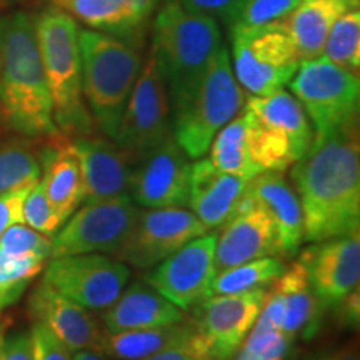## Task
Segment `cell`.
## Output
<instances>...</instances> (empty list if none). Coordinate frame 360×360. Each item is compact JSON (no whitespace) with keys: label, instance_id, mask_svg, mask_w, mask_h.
I'll return each instance as SVG.
<instances>
[{"label":"cell","instance_id":"2","mask_svg":"<svg viewBox=\"0 0 360 360\" xmlns=\"http://www.w3.org/2000/svg\"><path fill=\"white\" fill-rule=\"evenodd\" d=\"M0 122L24 137L58 134L34 19L25 12L0 19Z\"/></svg>","mask_w":360,"mask_h":360},{"label":"cell","instance_id":"21","mask_svg":"<svg viewBox=\"0 0 360 360\" xmlns=\"http://www.w3.org/2000/svg\"><path fill=\"white\" fill-rule=\"evenodd\" d=\"M222 227L224 231L215 242L217 274L250 260L281 255L276 229L255 202L244 212L233 215Z\"/></svg>","mask_w":360,"mask_h":360},{"label":"cell","instance_id":"15","mask_svg":"<svg viewBox=\"0 0 360 360\" xmlns=\"http://www.w3.org/2000/svg\"><path fill=\"white\" fill-rule=\"evenodd\" d=\"M215 242L217 233H202L188 240L177 252L162 260L146 281L165 299L179 309L188 310L195 307L209 295L215 277Z\"/></svg>","mask_w":360,"mask_h":360},{"label":"cell","instance_id":"37","mask_svg":"<svg viewBox=\"0 0 360 360\" xmlns=\"http://www.w3.org/2000/svg\"><path fill=\"white\" fill-rule=\"evenodd\" d=\"M300 0H244L233 25L254 27L283 19L299 6Z\"/></svg>","mask_w":360,"mask_h":360},{"label":"cell","instance_id":"44","mask_svg":"<svg viewBox=\"0 0 360 360\" xmlns=\"http://www.w3.org/2000/svg\"><path fill=\"white\" fill-rule=\"evenodd\" d=\"M143 360H202V359L186 352V350L172 349V350H164V352H159L155 355H150V357Z\"/></svg>","mask_w":360,"mask_h":360},{"label":"cell","instance_id":"11","mask_svg":"<svg viewBox=\"0 0 360 360\" xmlns=\"http://www.w3.org/2000/svg\"><path fill=\"white\" fill-rule=\"evenodd\" d=\"M267 289L229 295H210L193 307L195 355L202 360H233L254 327Z\"/></svg>","mask_w":360,"mask_h":360},{"label":"cell","instance_id":"43","mask_svg":"<svg viewBox=\"0 0 360 360\" xmlns=\"http://www.w3.org/2000/svg\"><path fill=\"white\" fill-rule=\"evenodd\" d=\"M310 360H360L357 344H349L344 345V347L332 350V352L317 355V357Z\"/></svg>","mask_w":360,"mask_h":360},{"label":"cell","instance_id":"27","mask_svg":"<svg viewBox=\"0 0 360 360\" xmlns=\"http://www.w3.org/2000/svg\"><path fill=\"white\" fill-rule=\"evenodd\" d=\"M274 289L282 295L285 305L282 332L292 339L304 337L312 339L321 327L322 307L310 287L304 264L297 260L294 265L283 270L274 282Z\"/></svg>","mask_w":360,"mask_h":360},{"label":"cell","instance_id":"41","mask_svg":"<svg viewBox=\"0 0 360 360\" xmlns=\"http://www.w3.org/2000/svg\"><path fill=\"white\" fill-rule=\"evenodd\" d=\"M0 360H34L30 332H17L6 337L0 347Z\"/></svg>","mask_w":360,"mask_h":360},{"label":"cell","instance_id":"5","mask_svg":"<svg viewBox=\"0 0 360 360\" xmlns=\"http://www.w3.org/2000/svg\"><path fill=\"white\" fill-rule=\"evenodd\" d=\"M82 94L96 127L114 139L141 74L143 57L132 42L97 30H79Z\"/></svg>","mask_w":360,"mask_h":360},{"label":"cell","instance_id":"32","mask_svg":"<svg viewBox=\"0 0 360 360\" xmlns=\"http://www.w3.org/2000/svg\"><path fill=\"white\" fill-rule=\"evenodd\" d=\"M332 64L359 74L360 67V11L350 8L332 25L323 56Z\"/></svg>","mask_w":360,"mask_h":360},{"label":"cell","instance_id":"16","mask_svg":"<svg viewBox=\"0 0 360 360\" xmlns=\"http://www.w3.org/2000/svg\"><path fill=\"white\" fill-rule=\"evenodd\" d=\"M188 157L169 135L139 157L130 180V199L143 209L186 207L188 202Z\"/></svg>","mask_w":360,"mask_h":360},{"label":"cell","instance_id":"14","mask_svg":"<svg viewBox=\"0 0 360 360\" xmlns=\"http://www.w3.org/2000/svg\"><path fill=\"white\" fill-rule=\"evenodd\" d=\"M205 232V225L184 207H141L132 231L114 254V259L139 270L152 269Z\"/></svg>","mask_w":360,"mask_h":360},{"label":"cell","instance_id":"8","mask_svg":"<svg viewBox=\"0 0 360 360\" xmlns=\"http://www.w3.org/2000/svg\"><path fill=\"white\" fill-rule=\"evenodd\" d=\"M236 80L250 97L278 92L300 65L295 45L281 20L254 27H231Z\"/></svg>","mask_w":360,"mask_h":360},{"label":"cell","instance_id":"39","mask_svg":"<svg viewBox=\"0 0 360 360\" xmlns=\"http://www.w3.org/2000/svg\"><path fill=\"white\" fill-rule=\"evenodd\" d=\"M244 0H182V7L188 12L209 15L224 24L233 25L240 13Z\"/></svg>","mask_w":360,"mask_h":360},{"label":"cell","instance_id":"7","mask_svg":"<svg viewBox=\"0 0 360 360\" xmlns=\"http://www.w3.org/2000/svg\"><path fill=\"white\" fill-rule=\"evenodd\" d=\"M244 112L249 120L252 157L262 172H285L314 143L312 124L300 102L287 90L249 97Z\"/></svg>","mask_w":360,"mask_h":360},{"label":"cell","instance_id":"4","mask_svg":"<svg viewBox=\"0 0 360 360\" xmlns=\"http://www.w3.org/2000/svg\"><path fill=\"white\" fill-rule=\"evenodd\" d=\"M34 30L58 132L69 137L96 132L82 94L77 22L51 6L34 20Z\"/></svg>","mask_w":360,"mask_h":360},{"label":"cell","instance_id":"3","mask_svg":"<svg viewBox=\"0 0 360 360\" xmlns=\"http://www.w3.org/2000/svg\"><path fill=\"white\" fill-rule=\"evenodd\" d=\"M222 47L219 22L167 2L154 20V49L167 84L174 114L186 107L199 87L207 67Z\"/></svg>","mask_w":360,"mask_h":360},{"label":"cell","instance_id":"33","mask_svg":"<svg viewBox=\"0 0 360 360\" xmlns=\"http://www.w3.org/2000/svg\"><path fill=\"white\" fill-rule=\"evenodd\" d=\"M44 267L42 260L11 257L0 250V314L19 302Z\"/></svg>","mask_w":360,"mask_h":360},{"label":"cell","instance_id":"38","mask_svg":"<svg viewBox=\"0 0 360 360\" xmlns=\"http://www.w3.org/2000/svg\"><path fill=\"white\" fill-rule=\"evenodd\" d=\"M34 360H74V352L67 349L47 327L34 322L30 328Z\"/></svg>","mask_w":360,"mask_h":360},{"label":"cell","instance_id":"12","mask_svg":"<svg viewBox=\"0 0 360 360\" xmlns=\"http://www.w3.org/2000/svg\"><path fill=\"white\" fill-rule=\"evenodd\" d=\"M141 207L130 197L84 204L52 237L51 259L79 254L114 255L129 237Z\"/></svg>","mask_w":360,"mask_h":360},{"label":"cell","instance_id":"46","mask_svg":"<svg viewBox=\"0 0 360 360\" xmlns=\"http://www.w3.org/2000/svg\"><path fill=\"white\" fill-rule=\"evenodd\" d=\"M134 4L141 8V12L148 19V17H150V13L154 12V8L157 6V0H134Z\"/></svg>","mask_w":360,"mask_h":360},{"label":"cell","instance_id":"18","mask_svg":"<svg viewBox=\"0 0 360 360\" xmlns=\"http://www.w3.org/2000/svg\"><path fill=\"white\" fill-rule=\"evenodd\" d=\"M82 174L84 202L130 197L134 159L112 139L97 132L72 137Z\"/></svg>","mask_w":360,"mask_h":360},{"label":"cell","instance_id":"45","mask_svg":"<svg viewBox=\"0 0 360 360\" xmlns=\"http://www.w3.org/2000/svg\"><path fill=\"white\" fill-rule=\"evenodd\" d=\"M74 360H110V357L97 350H79V352H74Z\"/></svg>","mask_w":360,"mask_h":360},{"label":"cell","instance_id":"24","mask_svg":"<svg viewBox=\"0 0 360 360\" xmlns=\"http://www.w3.org/2000/svg\"><path fill=\"white\" fill-rule=\"evenodd\" d=\"M102 321L107 332L115 334V332L170 326V323L187 321V317L182 309L165 299L146 278H142L125 287L115 302L103 310Z\"/></svg>","mask_w":360,"mask_h":360},{"label":"cell","instance_id":"10","mask_svg":"<svg viewBox=\"0 0 360 360\" xmlns=\"http://www.w3.org/2000/svg\"><path fill=\"white\" fill-rule=\"evenodd\" d=\"M170 97L154 49H150L117 127V146L134 162L172 135Z\"/></svg>","mask_w":360,"mask_h":360},{"label":"cell","instance_id":"29","mask_svg":"<svg viewBox=\"0 0 360 360\" xmlns=\"http://www.w3.org/2000/svg\"><path fill=\"white\" fill-rule=\"evenodd\" d=\"M209 152L210 162L222 172L238 175L247 180L262 172L252 157L249 120L244 107L231 122L219 130L210 143Z\"/></svg>","mask_w":360,"mask_h":360},{"label":"cell","instance_id":"13","mask_svg":"<svg viewBox=\"0 0 360 360\" xmlns=\"http://www.w3.org/2000/svg\"><path fill=\"white\" fill-rule=\"evenodd\" d=\"M44 282L90 312H103L122 294L130 269L107 254H79L51 259Z\"/></svg>","mask_w":360,"mask_h":360},{"label":"cell","instance_id":"23","mask_svg":"<svg viewBox=\"0 0 360 360\" xmlns=\"http://www.w3.org/2000/svg\"><path fill=\"white\" fill-rule=\"evenodd\" d=\"M42 160V180L47 199L53 212L65 224L84 202L82 174L77 152L69 135L58 132L49 137V142L40 147Z\"/></svg>","mask_w":360,"mask_h":360},{"label":"cell","instance_id":"1","mask_svg":"<svg viewBox=\"0 0 360 360\" xmlns=\"http://www.w3.org/2000/svg\"><path fill=\"white\" fill-rule=\"evenodd\" d=\"M290 179L304 217V242L359 232V120L314 139L309 152L292 165Z\"/></svg>","mask_w":360,"mask_h":360},{"label":"cell","instance_id":"34","mask_svg":"<svg viewBox=\"0 0 360 360\" xmlns=\"http://www.w3.org/2000/svg\"><path fill=\"white\" fill-rule=\"evenodd\" d=\"M0 250L17 259H37L47 262L52 254V238L24 222L13 224L0 236Z\"/></svg>","mask_w":360,"mask_h":360},{"label":"cell","instance_id":"17","mask_svg":"<svg viewBox=\"0 0 360 360\" xmlns=\"http://www.w3.org/2000/svg\"><path fill=\"white\" fill-rule=\"evenodd\" d=\"M312 292L322 310L335 309L360 282V232L315 242L302 252Z\"/></svg>","mask_w":360,"mask_h":360},{"label":"cell","instance_id":"22","mask_svg":"<svg viewBox=\"0 0 360 360\" xmlns=\"http://www.w3.org/2000/svg\"><path fill=\"white\" fill-rule=\"evenodd\" d=\"M247 191L276 229L282 257L295 254L304 242L302 207L294 187L283 177V172H260L247 182Z\"/></svg>","mask_w":360,"mask_h":360},{"label":"cell","instance_id":"9","mask_svg":"<svg viewBox=\"0 0 360 360\" xmlns=\"http://www.w3.org/2000/svg\"><path fill=\"white\" fill-rule=\"evenodd\" d=\"M289 85L312 124L314 139L359 120L360 80L355 72L319 57L300 62Z\"/></svg>","mask_w":360,"mask_h":360},{"label":"cell","instance_id":"36","mask_svg":"<svg viewBox=\"0 0 360 360\" xmlns=\"http://www.w3.org/2000/svg\"><path fill=\"white\" fill-rule=\"evenodd\" d=\"M22 219L24 224L32 227L34 231L47 237H53L58 232V229L62 227L60 220L53 212L51 202L47 199V193H45V187L42 180H37L27 193L24 200V209H22Z\"/></svg>","mask_w":360,"mask_h":360},{"label":"cell","instance_id":"25","mask_svg":"<svg viewBox=\"0 0 360 360\" xmlns=\"http://www.w3.org/2000/svg\"><path fill=\"white\" fill-rule=\"evenodd\" d=\"M359 6V0H300L289 15L281 19L300 60L322 57L332 25L345 12Z\"/></svg>","mask_w":360,"mask_h":360},{"label":"cell","instance_id":"31","mask_svg":"<svg viewBox=\"0 0 360 360\" xmlns=\"http://www.w3.org/2000/svg\"><path fill=\"white\" fill-rule=\"evenodd\" d=\"M287 269L281 255L255 259L215 274L209 295H229L267 287L282 276Z\"/></svg>","mask_w":360,"mask_h":360},{"label":"cell","instance_id":"6","mask_svg":"<svg viewBox=\"0 0 360 360\" xmlns=\"http://www.w3.org/2000/svg\"><path fill=\"white\" fill-rule=\"evenodd\" d=\"M247 94L238 85L227 49L215 53L193 97L175 114L174 139L188 159H200L225 124L245 105Z\"/></svg>","mask_w":360,"mask_h":360},{"label":"cell","instance_id":"35","mask_svg":"<svg viewBox=\"0 0 360 360\" xmlns=\"http://www.w3.org/2000/svg\"><path fill=\"white\" fill-rule=\"evenodd\" d=\"M294 340L282 330H260L252 327L233 360H287Z\"/></svg>","mask_w":360,"mask_h":360},{"label":"cell","instance_id":"47","mask_svg":"<svg viewBox=\"0 0 360 360\" xmlns=\"http://www.w3.org/2000/svg\"><path fill=\"white\" fill-rule=\"evenodd\" d=\"M6 332H7V326H6V322H0V347H2V344H4V340H6Z\"/></svg>","mask_w":360,"mask_h":360},{"label":"cell","instance_id":"26","mask_svg":"<svg viewBox=\"0 0 360 360\" xmlns=\"http://www.w3.org/2000/svg\"><path fill=\"white\" fill-rule=\"evenodd\" d=\"M186 350L195 355L197 334L192 322L103 334L101 352L115 360H143L164 350ZM197 357V355H195Z\"/></svg>","mask_w":360,"mask_h":360},{"label":"cell","instance_id":"19","mask_svg":"<svg viewBox=\"0 0 360 360\" xmlns=\"http://www.w3.org/2000/svg\"><path fill=\"white\" fill-rule=\"evenodd\" d=\"M29 314L40 322L72 352H101L103 332L94 314L67 299L47 282H40L29 299Z\"/></svg>","mask_w":360,"mask_h":360},{"label":"cell","instance_id":"28","mask_svg":"<svg viewBox=\"0 0 360 360\" xmlns=\"http://www.w3.org/2000/svg\"><path fill=\"white\" fill-rule=\"evenodd\" d=\"M53 7L82 22L90 30L127 39L147 17L134 0H49Z\"/></svg>","mask_w":360,"mask_h":360},{"label":"cell","instance_id":"42","mask_svg":"<svg viewBox=\"0 0 360 360\" xmlns=\"http://www.w3.org/2000/svg\"><path fill=\"white\" fill-rule=\"evenodd\" d=\"M337 309V321L342 327L357 328L360 322V297H359V287L345 297Z\"/></svg>","mask_w":360,"mask_h":360},{"label":"cell","instance_id":"30","mask_svg":"<svg viewBox=\"0 0 360 360\" xmlns=\"http://www.w3.org/2000/svg\"><path fill=\"white\" fill-rule=\"evenodd\" d=\"M40 177V147L32 137L20 135L0 142V193L34 186Z\"/></svg>","mask_w":360,"mask_h":360},{"label":"cell","instance_id":"40","mask_svg":"<svg viewBox=\"0 0 360 360\" xmlns=\"http://www.w3.org/2000/svg\"><path fill=\"white\" fill-rule=\"evenodd\" d=\"M32 186L15 188L0 193V236L12 227L13 224L24 222L22 219V209H24V200Z\"/></svg>","mask_w":360,"mask_h":360},{"label":"cell","instance_id":"20","mask_svg":"<svg viewBox=\"0 0 360 360\" xmlns=\"http://www.w3.org/2000/svg\"><path fill=\"white\" fill-rule=\"evenodd\" d=\"M247 182L244 177L219 170L209 157H200L191 164L187 205L207 231L219 229L236 215Z\"/></svg>","mask_w":360,"mask_h":360}]
</instances>
